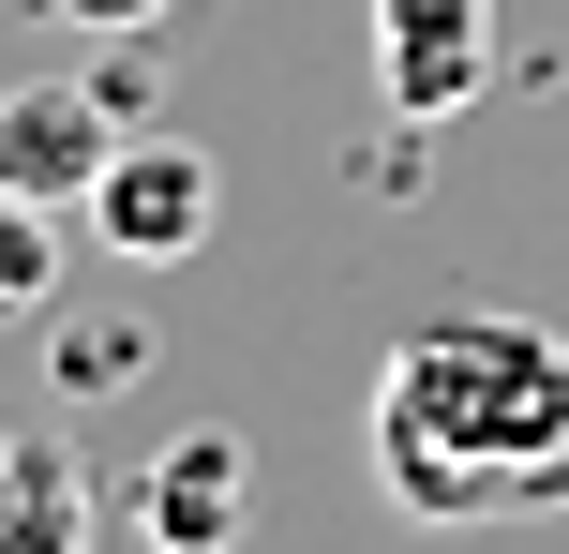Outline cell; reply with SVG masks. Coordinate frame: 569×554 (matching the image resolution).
Here are the masks:
<instances>
[{
	"mask_svg": "<svg viewBox=\"0 0 569 554\" xmlns=\"http://www.w3.org/2000/svg\"><path fill=\"white\" fill-rule=\"evenodd\" d=\"M375 480L405 525L569 510V345L540 315H420L375 375Z\"/></svg>",
	"mask_w": 569,
	"mask_h": 554,
	"instance_id": "6da1fadb",
	"label": "cell"
},
{
	"mask_svg": "<svg viewBox=\"0 0 569 554\" xmlns=\"http://www.w3.org/2000/svg\"><path fill=\"white\" fill-rule=\"evenodd\" d=\"M210 210H226V180H210V150L196 135H120L106 150V180H90V240L106 255H196L210 240Z\"/></svg>",
	"mask_w": 569,
	"mask_h": 554,
	"instance_id": "7a4b0ae2",
	"label": "cell"
},
{
	"mask_svg": "<svg viewBox=\"0 0 569 554\" xmlns=\"http://www.w3.org/2000/svg\"><path fill=\"white\" fill-rule=\"evenodd\" d=\"M495 75V0H375V90H390V120H465Z\"/></svg>",
	"mask_w": 569,
	"mask_h": 554,
	"instance_id": "3957f363",
	"label": "cell"
},
{
	"mask_svg": "<svg viewBox=\"0 0 569 554\" xmlns=\"http://www.w3.org/2000/svg\"><path fill=\"white\" fill-rule=\"evenodd\" d=\"M240 510H256V450L240 435H180V450H150V480H136L150 554H240Z\"/></svg>",
	"mask_w": 569,
	"mask_h": 554,
	"instance_id": "277c9868",
	"label": "cell"
},
{
	"mask_svg": "<svg viewBox=\"0 0 569 554\" xmlns=\"http://www.w3.org/2000/svg\"><path fill=\"white\" fill-rule=\"evenodd\" d=\"M106 150H120L106 90H0V180H16V195H46V210H90Z\"/></svg>",
	"mask_w": 569,
	"mask_h": 554,
	"instance_id": "5b68a950",
	"label": "cell"
},
{
	"mask_svg": "<svg viewBox=\"0 0 569 554\" xmlns=\"http://www.w3.org/2000/svg\"><path fill=\"white\" fill-rule=\"evenodd\" d=\"M0 554H90V480L46 465V450H16V480H0Z\"/></svg>",
	"mask_w": 569,
	"mask_h": 554,
	"instance_id": "8992f818",
	"label": "cell"
},
{
	"mask_svg": "<svg viewBox=\"0 0 569 554\" xmlns=\"http://www.w3.org/2000/svg\"><path fill=\"white\" fill-rule=\"evenodd\" d=\"M46 285H60V210L0 180V300H46Z\"/></svg>",
	"mask_w": 569,
	"mask_h": 554,
	"instance_id": "52a82bcc",
	"label": "cell"
},
{
	"mask_svg": "<svg viewBox=\"0 0 569 554\" xmlns=\"http://www.w3.org/2000/svg\"><path fill=\"white\" fill-rule=\"evenodd\" d=\"M136 360H150V330H76V345H60V375H76V390H120Z\"/></svg>",
	"mask_w": 569,
	"mask_h": 554,
	"instance_id": "ba28073f",
	"label": "cell"
},
{
	"mask_svg": "<svg viewBox=\"0 0 569 554\" xmlns=\"http://www.w3.org/2000/svg\"><path fill=\"white\" fill-rule=\"evenodd\" d=\"M60 16H76V30H150L166 0H60Z\"/></svg>",
	"mask_w": 569,
	"mask_h": 554,
	"instance_id": "9c48e42d",
	"label": "cell"
},
{
	"mask_svg": "<svg viewBox=\"0 0 569 554\" xmlns=\"http://www.w3.org/2000/svg\"><path fill=\"white\" fill-rule=\"evenodd\" d=\"M16 450H30V435H0V480H16Z\"/></svg>",
	"mask_w": 569,
	"mask_h": 554,
	"instance_id": "30bf717a",
	"label": "cell"
}]
</instances>
